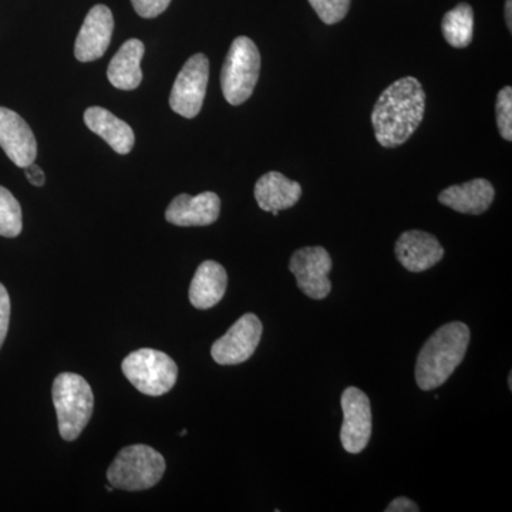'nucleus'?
I'll return each instance as SVG.
<instances>
[{"instance_id":"1","label":"nucleus","mask_w":512,"mask_h":512,"mask_svg":"<svg viewBox=\"0 0 512 512\" xmlns=\"http://www.w3.org/2000/svg\"><path fill=\"white\" fill-rule=\"evenodd\" d=\"M426 111V93L416 77L390 84L375 104L372 124L377 143L384 148L402 146L416 133Z\"/></svg>"},{"instance_id":"7","label":"nucleus","mask_w":512,"mask_h":512,"mask_svg":"<svg viewBox=\"0 0 512 512\" xmlns=\"http://www.w3.org/2000/svg\"><path fill=\"white\" fill-rule=\"evenodd\" d=\"M210 79V60L202 53L191 56L184 64L171 90L170 107L185 119L200 114Z\"/></svg>"},{"instance_id":"19","label":"nucleus","mask_w":512,"mask_h":512,"mask_svg":"<svg viewBox=\"0 0 512 512\" xmlns=\"http://www.w3.org/2000/svg\"><path fill=\"white\" fill-rule=\"evenodd\" d=\"M144 50L146 49L141 40L130 39L111 59L107 77L116 89L134 90L143 82L141 60H143Z\"/></svg>"},{"instance_id":"6","label":"nucleus","mask_w":512,"mask_h":512,"mask_svg":"<svg viewBox=\"0 0 512 512\" xmlns=\"http://www.w3.org/2000/svg\"><path fill=\"white\" fill-rule=\"evenodd\" d=\"M124 376L138 392L163 396L177 383L178 367L170 356L156 349H140L123 360Z\"/></svg>"},{"instance_id":"17","label":"nucleus","mask_w":512,"mask_h":512,"mask_svg":"<svg viewBox=\"0 0 512 512\" xmlns=\"http://www.w3.org/2000/svg\"><path fill=\"white\" fill-rule=\"evenodd\" d=\"M228 275L224 266L205 261L198 266L190 286V302L194 308L207 311L214 308L227 291Z\"/></svg>"},{"instance_id":"16","label":"nucleus","mask_w":512,"mask_h":512,"mask_svg":"<svg viewBox=\"0 0 512 512\" xmlns=\"http://www.w3.org/2000/svg\"><path fill=\"white\" fill-rule=\"evenodd\" d=\"M301 197V184L289 180L278 171L262 175L255 184V200L262 211L289 210L298 204Z\"/></svg>"},{"instance_id":"10","label":"nucleus","mask_w":512,"mask_h":512,"mask_svg":"<svg viewBox=\"0 0 512 512\" xmlns=\"http://www.w3.org/2000/svg\"><path fill=\"white\" fill-rule=\"evenodd\" d=\"M343 426L340 430L342 446L350 454H359L372 437V407L369 397L357 387H348L342 394Z\"/></svg>"},{"instance_id":"13","label":"nucleus","mask_w":512,"mask_h":512,"mask_svg":"<svg viewBox=\"0 0 512 512\" xmlns=\"http://www.w3.org/2000/svg\"><path fill=\"white\" fill-rule=\"evenodd\" d=\"M221 200L215 192H201L197 197L181 194L165 211V220L177 227H207L220 218Z\"/></svg>"},{"instance_id":"27","label":"nucleus","mask_w":512,"mask_h":512,"mask_svg":"<svg viewBox=\"0 0 512 512\" xmlns=\"http://www.w3.org/2000/svg\"><path fill=\"white\" fill-rule=\"evenodd\" d=\"M25 171L30 184L36 185V187H42L45 184V173H43L39 165L35 163L29 164L28 167H25Z\"/></svg>"},{"instance_id":"8","label":"nucleus","mask_w":512,"mask_h":512,"mask_svg":"<svg viewBox=\"0 0 512 512\" xmlns=\"http://www.w3.org/2000/svg\"><path fill=\"white\" fill-rule=\"evenodd\" d=\"M261 320L254 313H245L212 345L211 356L218 365L234 366L247 362L261 342Z\"/></svg>"},{"instance_id":"15","label":"nucleus","mask_w":512,"mask_h":512,"mask_svg":"<svg viewBox=\"0 0 512 512\" xmlns=\"http://www.w3.org/2000/svg\"><path fill=\"white\" fill-rule=\"evenodd\" d=\"M494 197L493 184L484 178H476L468 183L451 185L441 191L439 201L461 214L480 215L491 207Z\"/></svg>"},{"instance_id":"18","label":"nucleus","mask_w":512,"mask_h":512,"mask_svg":"<svg viewBox=\"0 0 512 512\" xmlns=\"http://www.w3.org/2000/svg\"><path fill=\"white\" fill-rule=\"evenodd\" d=\"M84 123L94 134L103 138L117 154L130 153L134 147L133 128L103 107H90L84 113Z\"/></svg>"},{"instance_id":"11","label":"nucleus","mask_w":512,"mask_h":512,"mask_svg":"<svg viewBox=\"0 0 512 512\" xmlns=\"http://www.w3.org/2000/svg\"><path fill=\"white\" fill-rule=\"evenodd\" d=\"M114 19L111 10L96 5L87 13L74 45V56L79 62H94L104 56L113 36Z\"/></svg>"},{"instance_id":"25","label":"nucleus","mask_w":512,"mask_h":512,"mask_svg":"<svg viewBox=\"0 0 512 512\" xmlns=\"http://www.w3.org/2000/svg\"><path fill=\"white\" fill-rule=\"evenodd\" d=\"M10 322V298L5 286L0 284V348L8 335Z\"/></svg>"},{"instance_id":"28","label":"nucleus","mask_w":512,"mask_h":512,"mask_svg":"<svg viewBox=\"0 0 512 512\" xmlns=\"http://www.w3.org/2000/svg\"><path fill=\"white\" fill-rule=\"evenodd\" d=\"M512 0L505 2V20H507L508 30H512Z\"/></svg>"},{"instance_id":"12","label":"nucleus","mask_w":512,"mask_h":512,"mask_svg":"<svg viewBox=\"0 0 512 512\" xmlns=\"http://www.w3.org/2000/svg\"><path fill=\"white\" fill-rule=\"evenodd\" d=\"M0 147L20 168L35 163L37 141L32 128L18 113L0 107Z\"/></svg>"},{"instance_id":"5","label":"nucleus","mask_w":512,"mask_h":512,"mask_svg":"<svg viewBox=\"0 0 512 512\" xmlns=\"http://www.w3.org/2000/svg\"><path fill=\"white\" fill-rule=\"evenodd\" d=\"M261 72L258 47L247 36H239L229 47L221 72V89L231 106L245 103L254 93Z\"/></svg>"},{"instance_id":"20","label":"nucleus","mask_w":512,"mask_h":512,"mask_svg":"<svg viewBox=\"0 0 512 512\" xmlns=\"http://www.w3.org/2000/svg\"><path fill=\"white\" fill-rule=\"evenodd\" d=\"M444 39L456 49H464L473 42L474 12L468 3H460L444 15L441 22Z\"/></svg>"},{"instance_id":"4","label":"nucleus","mask_w":512,"mask_h":512,"mask_svg":"<svg viewBox=\"0 0 512 512\" xmlns=\"http://www.w3.org/2000/svg\"><path fill=\"white\" fill-rule=\"evenodd\" d=\"M164 457L154 448L136 444L123 448L107 470V480L117 490L143 491L160 483Z\"/></svg>"},{"instance_id":"23","label":"nucleus","mask_w":512,"mask_h":512,"mask_svg":"<svg viewBox=\"0 0 512 512\" xmlns=\"http://www.w3.org/2000/svg\"><path fill=\"white\" fill-rule=\"evenodd\" d=\"M497 113L498 130L504 140L512 141V89L511 86L504 87L497 96L495 103Z\"/></svg>"},{"instance_id":"21","label":"nucleus","mask_w":512,"mask_h":512,"mask_svg":"<svg viewBox=\"0 0 512 512\" xmlns=\"http://www.w3.org/2000/svg\"><path fill=\"white\" fill-rule=\"evenodd\" d=\"M23 228L22 208L12 192L0 185V237L16 238Z\"/></svg>"},{"instance_id":"2","label":"nucleus","mask_w":512,"mask_h":512,"mask_svg":"<svg viewBox=\"0 0 512 512\" xmlns=\"http://www.w3.org/2000/svg\"><path fill=\"white\" fill-rule=\"evenodd\" d=\"M468 343L470 329L466 323L451 322L436 330L417 357V386L424 392L443 386L463 362Z\"/></svg>"},{"instance_id":"9","label":"nucleus","mask_w":512,"mask_h":512,"mask_svg":"<svg viewBox=\"0 0 512 512\" xmlns=\"http://www.w3.org/2000/svg\"><path fill=\"white\" fill-rule=\"evenodd\" d=\"M289 271L295 275L296 284L306 296L315 301L328 298L332 291L329 272L332 258L323 247L298 249L289 262Z\"/></svg>"},{"instance_id":"14","label":"nucleus","mask_w":512,"mask_h":512,"mask_svg":"<svg viewBox=\"0 0 512 512\" xmlns=\"http://www.w3.org/2000/svg\"><path fill=\"white\" fill-rule=\"evenodd\" d=\"M394 252L400 264L407 271L416 274L433 268L444 256V248L441 247L439 239L419 229L403 232L397 239Z\"/></svg>"},{"instance_id":"22","label":"nucleus","mask_w":512,"mask_h":512,"mask_svg":"<svg viewBox=\"0 0 512 512\" xmlns=\"http://www.w3.org/2000/svg\"><path fill=\"white\" fill-rule=\"evenodd\" d=\"M352 0H309L313 10L326 25H336L346 18Z\"/></svg>"},{"instance_id":"26","label":"nucleus","mask_w":512,"mask_h":512,"mask_svg":"<svg viewBox=\"0 0 512 512\" xmlns=\"http://www.w3.org/2000/svg\"><path fill=\"white\" fill-rule=\"evenodd\" d=\"M386 512H419V505L413 503L412 500H409L407 497H399L396 500H393L392 503L389 504V507L384 510Z\"/></svg>"},{"instance_id":"3","label":"nucleus","mask_w":512,"mask_h":512,"mask_svg":"<svg viewBox=\"0 0 512 512\" xmlns=\"http://www.w3.org/2000/svg\"><path fill=\"white\" fill-rule=\"evenodd\" d=\"M53 404L59 421L62 439H79L84 427L92 419L94 394L86 379L76 373H60L52 387Z\"/></svg>"},{"instance_id":"24","label":"nucleus","mask_w":512,"mask_h":512,"mask_svg":"<svg viewBox=\"0 0 512 512\" xmlns=\"http://www.w3.org/2000/svg\"><path fill=\"white\" fill-rule=\"evenodd\" d=\"M137 15L144 19H153L167 10L171 0H131Z\"/></svg>"}]
</instances>
